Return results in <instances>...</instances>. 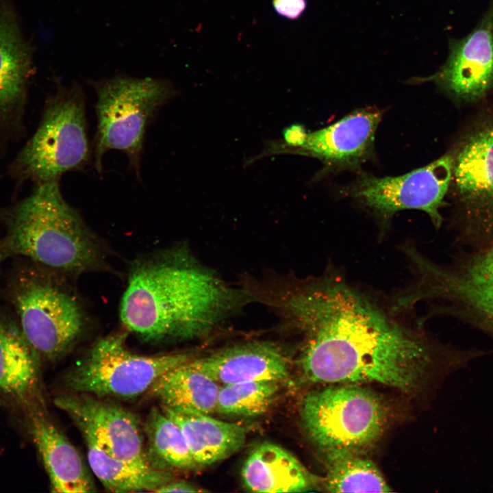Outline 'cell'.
I'll use <instances>...</instances> for the list:
<instances>
[{
    "label": "cell",
    "mask_w": 493,
    "mask_h": 493,
    "mask_svg": "<svg viewBox=\"0 0 493 493\" xmlns=\"http://www.w3.org/2000/svg\"><path fill=\"white\" fill-rule=\"evenodd\" d=\"M54 404L71 418L86 441L113 457L150 464L140 423L125 408L99 397L75 392L58 396Z\"/></svg>",
    "instance_id": "cell-12"
},
{
    "label": "cell",
    "mask_w": 493,
    "mask_h": 493,
    "mask_svg": "<svg viewBox=\"0 0 493 493\" xmlns=\"http://www.w3.org/2000/svg\"><path fill=\"white\" fill-rule=\"evenodd\" d=\"M84 93L77 84L61 88L40 126L16 158V170L38 184L83 169L90 159Z\"/></svg>",
    "instance_id": "cell-8"
},
{
    "label": "cell",
    "mask_w": 493,
    "mask_h": 493,
    "mask_svg": "<svg viewBox=\"0 0 493 493\" xmlns=\"http://www.w3.org/2000/svg\"><path fill=\"white\" fill-rule=\"evenodd\" d=\"M306 5V0H273L275 12L281 16L291 20L300 17Z\"/></svg>",
    "instance_id": "cell-26"
},
{
    "label": "cell",
    "mask_w": 493,
    "mask_h": 493,
    "mask_svg": "<svg viewBox=\"0 0 493 493\" xmlns=\"http://www.w3.org/2000/svg\"><path fill=\"white\" fill-rule=\"evenodd\" d=\"M181 429L198 466H210L239 451L246 438V428L205 414H185L163 407Z\"/></svg>",
    "instance_id": "cell-20"
},
{
    "label": "cell",
    "mask_w": 493,
    "mask_h": 493,
    "mask_svg": "<svg viewBox=\"0 0 493 493\" xmlns=\"http://www.w3.org/2000/svg\"><path fill=\"white\" fill-rule=\"evenodd\" d=\"M433 81L456 98L466 101L481 99L493 85V9L462 40L452 45L445 64Z\"/></svg>",
    "instance_id": "cell-13"
},
{
    "label": "cell",
    "mask_w": 493,
    "mask_h": 493,
    "mask_svg": "<svg viewBox=\"0 0 493 493\" xmlns=\"http://www.w3.org/2000/svg\"><path fill=\"white\" fill-rule=\"evenodd\" d=\"M299 412L307 437L322 452H364L380 438L388 422L383 401L371 390L351 383L307 392Z\"/></svg>",
    "instance_id": "cell-6"
},
{
    "label": "cell",
    "mask_w": 493,
    "mask_h": 493,
    "mask_svg": "<svg viewBox=\"0 0 493 493\" xmlns=\"http://www.w3.org/2000/svg\"><path fill=\"white\" fill-rule=\"evenodd\" d=\"M451 154L457 238L483 248L493 244V114L478 120Z\"/></svg>",
    "instance_id": "cell-7"
},
{
    "label": "cell",
    "mask_w": 493,
    "mask_h": 493,
    "mask_svg": "<svg viewBox=\"0 0 493 493\" xmlns=\"http://www.w3.org/2000/svg\"><path fill=\"white\" fill-rule=\"evenodd\" d=\"M144 429L148 442L147 456L153 467L170 471L198 467L181 429L162 409L150 410Z\"/></svg>",
    "instance_id": "cell-24"
},
{
    "label": "cell",
    "mask_w": 493,
    "mask_h": 493,
    "mask_svg": "<svg viewBox=\"0 0 493 493\" xmlns=\"http://www.w3.org/2000/svg\"><path fill=\"white\" fill-rule=\"evenodd\" d=\"M412 279L403 288L410 306L433 303L437 314L457 318L493 339V244L455 262L437 264L419 250L409 255Z\"/></svg>",
    "instance_id": "cell-4"
},
{
    "label": "cell",
    "mask_w": 493,
    "mask_h": 493,
    "mask_svg": "<svg viewBox=\"0 0 493 493\" xmlns=\"http://www.w3.org/2000/svg\"><path fill=\"white\" fill-rule=\"evenodd\" d=\"M243 301L233 289L173 249L137 262L123 295L120 318L127 330L148 342L191 340L208 334Z\"/></svg>",
    "instance_id": "cell-2"
},
{
    "label": "cell",
    "mask_w": 493,
    "mask_h": 493,
    "mask_svg": "<svg viewBox=\"0 0 493 493\" xmlns=\"http://www.w3.org/2000/svg\"><path fill=\"white\" fill-rule=\"evenodd\" d=\"M3 257H4V255H3L2 252H1V250H0V264H1V260H2V258H3Z\"/></svg>",
    "instance_id": "cell-29"
},
{
    "label": "cell",
    "mask_w": 493,
    "mask_h": 493,
    "mask_svg": "<svg viewBox=\"0 0 493 493\" xmlns=\"http://www.w3.org/2000/svg\"><path fill=\"white\" fill-rule=\"evenodd\" d=\"M28 433L55 493H88L96 491L92 476L80 454L55 425L42 401L23 409Z\"/></svg>",
    "instance_id": "cell-14"
},
{
    "label": "cell",
    "mask_w": 493,
    "mask_h": 493,
    "mask_svg": "<svg viewBox=\"0 0 493 493\" xmlns=\"http://www.w3.org/2000/svg\"><path fill=\"white\" fill-rule=\"evenodd\" d=\"M31 49L9 6L0 5V106L16 103L32 71Z\"/></svg>",
    "instance_id": "cell-22"
},
{
    "label": "cell",
    "mask_w": 493,
    "mask_h": 493,
    "mask_svg": "<svg viewBox=\"0 0 493 493\" xmlns=\"http://www.w3.org/2000/svg\"><path fill=\"white\" fill-rule=\"evenodd\" d=\"M244 487L253 492H303L318 490V477L283 447L270 442L255 446L241 468Z\"/></svg>",
    "instance_id": "cell-18"
},
{
    "label": "cell",
    "mask_w": 493,
    "mask_h": 493,
    "mask_svg": "<svg viewBox=\"0 0 493 493\" xmlns=\"http://www.w3.org/2000/svg\"><path fill=\"white\" fill-rule=\"evenodd\" d=\"M0 250L54 271L77 275L103 264L101 247L77 212L63 198L58 181L38 184L5 214Z\"/></svg>",
    "instance_id": "cell-3"
},
{
    "label": "cell",
    "mask_w": 493,
    "mask_h": 493,
    "mask_svg": "<svg viewBox=\"0 0 493 493\" xmlns=\"http://www.w3.org/2000/svg\"><path fill=\"white\" fill-rule=\"evenodd\" d=\"M192 352L144 355L129 350L125 335L98 340L65 377L72 392L104 398L136 397L148 392L164 373L194 357Z\"/></svg>",
    "instance_id": "cell-10"
},
{
    "label": "cell",
    "mask_w": 493,
    "mask_h": 493,
    "mask_svg": "<svg viewBox=\"0 0 493 493\" xmlns=\"http://www.w3.org/2000/svg\"><path fill=\"white\" fill-rule=\"evenodd\" d=\"M10 296L16 323L40 359H60L84 329V314L77 298L47 277L21 273L12 282Z\"/></svg>",
    "instance_id": "cell-9"
},
{
    "label": "cell",
    "mask_w": 493,
    "mask_h": 493,
    "mask_svg": "<svg viewBox=\"0 0 493 493\" xmlns=\"http://www.w3.org/2000/svg\"><path fill=\"white\" fill-rule=\"evenodd\" d=\"M3 401L0 399V406L2 405Z\"/></svg>",
    "instance_id": "cell-30"
},
{
    "label": "cell",
    "mask_w": 493,
    "mask_h": 493,
    "mask_svg": "<svg viewBox=\"0 0 493 493\" xmlns=\"http://www.w3.org/2000/svg\"><path fill=\"white\" fill-rule=\"evenodd\" d=\"M90 468L108 491L153 492L175 479L173 471L156 468L149 463L113 457L86 441Z\"/></svg>",
    "instance_id": "cell-21"
},
{
    "label": "cell",
    "mask_w": 493,
    "mask_h": 493,
    "mask_svg": "<svg viewBox=\"0 0 493 493\" xmlns=\"http://www.w3.org/2000/svg\"><path fill=\"white\" fill-rule=\"evenodd\" d=\"M327 466L323 485L331 492H388L390 487L364 452L331 449L322 452Z\"/></svg>",
    "instance_id": "cell-23"
},
{
    "label": "cell",
    "mask_w": 493,
    "mask_h": 493,
    "mask_svg": "<svg viewBox=\"0 0 493 493\" xmlns=\"http://www.w3.org/2000/svg\"><path fill=\"white\" fill-rule=\"evenodd\" d=\"M97 96L94 159L98 172L110 150H119L138 172L147 129L177 90L165 79L118 75L92 81Z\"/></svg>",
    "instance_id": "cell-5"
},
{
    "label": "cell",
    "mask_w": 493,
    "mask_h": 493,
    "mask_svg": "<svg viewBox=\"0 0 493 493\" xmlns=\"http://www.w3.org/2000/svg\"><path fill=\"white\" fill-rule=\"evenodd\" d=\"M193 358L164 373L148 392L163 407L185 414L210 415L216 411L220 386L193 364Z\"/></svg>",
    "instance_id": "cell-19"
},
{
    "label": "cell",
    "mask_w": 493,
    "mask_h": 493,
    "mask_svg": "<svg viewBox=\"0 0 493 493\" xmlns=\"http://www.w3.org/2000/svg\"><path fill=\"white\" fill-rule=\"evenodd\" d=\"M453 156L447 153L428 165L396 177L360 175L348 188V194L383 220L403 210L427 213L439 229L440 210L450 188Z\"/></svg>",
    "instance_id": "cell-11"
},
{
    "label": "cell",
    "mask_w": 493,
    "mask_h": 493,
    "mask_svg": "<svg viewBox=\"0 0 493 493\" xmlns=\"http://www.w3.org/2000/svg\"><path fill=\"white\" fill-rule=\"evenodd\" d=\"M40 358L17 323L0 314V399L23 409L42 401Z\"/></svg>",
    "instance_id": "cell-17"
},
{
    "label": "cell",
    "mask_w": 493,
    "mask_h": 493,
    "mask_svg": "<svg viewBox=\"0 0 493 493\" xmlns=\"http://www.w3.org/2000/svg\"><path fill=\"white\" fill-rule=\"evenodd\" d=\"M193 364L222 385L254 381L286 380L290 374L288 359L269 342H249L227 346Z\"/></svg>",
    "instance_id": "cell-16"
},
{
    "label": "cell",
    "mask_w": 493,
    "mask_h": 493,
    "mask_svg": "<svg viewBox=\"0 0 493 493\" xmlns=\"http://www.w3.org/2000/svg\"><path fill=\"white\" fill-rule=\"evenodd\" d=\"M307 132L305 127L299 124H294L286 127L283 136L285 142L291 148H299L304 142Z\"/></svg>",
    "instance_id": "cell-27"
},
{
    "label": "cell",
    "mask_w": 493,
    "mask_h": 493,
    "mask_svg": "<svg viewBox=\"0 0 493 493\" xmlns=\"http://www.w3.org/2000/svg\"><path fill=\"white\" fill-rule=\"evenodd\" d=\"M206 492L197 485L184 480L175 479L157 488L155 492Z\"/></svg>",
    "instance_id": "cell-28"
},
{
    "label": "cell",
    "mask_w": 493,
    "mask_h": 493,
    "mask_svg": "<svg viewBox=\"0 0 493 493\" xmlns=\"http://www.w3.org/2000/svg\"><path fill=\"white\" fill-rule=\"evenodd\" d=\"M279 381H254L222 385L216 411L218 414L253 417L266 413L276 400Z\"/></svg>",
    "instance_id": "cell-25"
},
{
    "label": "cell",
    "mask_w": 493,
    "mask_h": 493,
    "mask_svg": "<svg viewBox=\"0 0 493 493\" xmlns=\"http://www.w3.org/2000/svg\"><path fill=\"white\" fill-rule=\"evenodd\" d=\"M266 303L301 334L299 362L308 382H373L410 393L428 377L435 352L424 333L333 268L284 275Z\"/></svg>",
    "instance_id": "cell-1"
},
{
    "label": "cell",
    "mask_w": 493,
    "mask_h": 493,
    "mask_svg": "<svg viewBox=\"0 0 493 493\" xmlns=\"http://www.w3.org/2000/svg\"><path fill=\"white\" fill-rule=\"evenodd\" d=\"M381 114L378 110L354 111L338 121L307 133L299 152L336 168L354 166L371 153Z\"/></svg>",
    "instance_id": "cell-15"
}]
</instances>
